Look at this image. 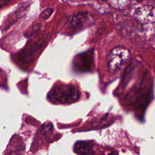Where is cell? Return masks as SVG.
Instances as JSON below:
<instances>
[{"instance_id":"cell-6","label":"cell","mask_w":155,"mask_h":155,"mask_svg":"<svg viewBox=\"0 0 155 155\" xmlns=\"http://www.w3.org/2000/svg\"><path fill=\"white\" fill-rule=\"evenodd\" d=\"M111 6L118 9H123L129 4V0H107Z\"/></svg>"},{"instance_id":"cell-3","label":"cell","mask_w":155,"mask_h":155,"mask_svg":"<svg viewBox=\"0 0 155 155\" xmlns=\"http://www.w3.org/2000/svg\"><path fill=\"white\" fill-rule=\"evenodd\" d=\"M134 16L142 23L155 22V7L145 5L138 7L134 11Z\"/></svg>"},{"instance_id":"cell-2","label":"cell","mask_w":155,"mask_h":155,"mask_svg":"<svg viewBox=\"0 0 155 155\" xmlns=\"http://www.w3.org/2000/svg\"><path fill=\"white\" fill-rule=\"evenodd\" d=\"M49 97L54 102L69 103L78 99L79 92L73 85H62L54 87L49 94Z\"/></svg>"},{"instance_id":"cell-8","label":"cell","mask_w":155,"mask_h":155,"mask_svg":"<svg viewBox=\"0 0 155 155\" xmlns=\"http://www.w3.org/2000/svg\"><path fill=\"white\" fill-rule=\"evenodd\" d=\"M11 0H0V8L6 5V4L8 3Z\"/></svg>"},{"instance_id":"cell-1","label":"cell","mask_w":155,"mask_h":155,"mask_svg":"<svg viewBox=\"0 0 155 155\" xmlns=\"http://www.w3.org/2000/svg\"><path fill=\"white\" fill-rule=\"evenodd\" d=\"M130 57V50L124 46L113 48L107 56V66L109 71L114 74L118 72Z\"/></svg>"},{"instance_id":"cell-7","label":"cell","mask_w":155,"mask_h":155,"mask_svg":"<svg viewBox=\"0 0 155 155\" xmlns=\"http://www.w3.org/2000/svg\"><path fill=\"white\" fill-rule=\"evenodd\" d=\"M53 10L51 8H47L42 12L41 14V16L44 19H47L52 14Z\"/></svg>"},{"instance_id":"cell-4","label":"cell","mask_w":155,"mask_h":155,"mask_svg":"<svg viewBox=\"0 0 155 155\" xmlns=\"http://www.w3.org/2000/svg\"><path fill=\"white\" fill-rule=\"evenodd\" d=\"M74 151L78 154H94L93 146L88 141H78L74 146Z\"/></svg>"},{"instance_id":"cell-5","label":"cell","mask_w":155,"mask_h":155,"mask_svg":"<svg viewBox=\"0 0 155 155\" xmlns=\"http://www.w3.org/2000/svg\"><path fill=\"white\" fill-rule=\"evenodd\" d=\"M86 18L87 16L85 13H81L74 16L69 21L70 26L73 27V28H79L85 21Z\"/></svg>"}]
</instances>
